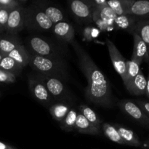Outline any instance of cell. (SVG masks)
<instances>
[{
    "instance_id": "6da1fadb",
    "label": "cell",
    "mask_w": 149,
    "mask_h": 149,
    "mask_svg": "<svg viewBox=\"0 0 149 149\" xmlns=\"http://www.w3.org/2000/svg\"><path fill=\"white\" fill-rule=\"evenodd\" d=\"M79 68L87 80L85 96L87 100L97 106L111 107L113 103L110 84L87 51L74 40L71 43Z\"/></svg>"
},
{
    "instance_id": "7a4b0ae2",
    "label": "cell",
    "mask_w": 149,
    "mask_h": 149,
    "mask_svg": "<svg viewBox=\"0 0 149 149\" xmlns=\"http://www.w3.org/2000/svg\"><path fill=\"white\" fill-rule=\"evenodd\" d=\"M29 65L38 74L56 77L61 80L68 77L67 69L62 60L45 58L30 53Z\"/></svg>"
},
{
    "instance_id": "3957f363",
    "label": "cell",
    "mask_w": 149,
    "mask_h": 149,
    "mask_svg": "<svg viewBox=\"0 0 149 149\" xmlns=\"http://www.w3.org/2000/svg\"><path fill=\"white\" fill-rule=\"evenodd\" d=\"M24 24L27 29L42 31L51 30L54 26L45 13L37 7L26 8Z\"/></svg>"
},
{
    "instance_id": "277c9868",
    "label": "cell",
    "mask_w": 149,
    "mask_h": 149,
    "mask_svg": "<svg viewBox=\"0 0 149 149\" xmlns=\"http://www.w3.org/2000/svg\"><path fill=\"white\" fill-rule=\"evenodd\" d=\"M27 44L30 49V53L45 58L62 60L61 54L54 45L39 36H32L27 41Z\"/></svg>"
},
{
    "instance_id": "5b68a950",
    "label": "cell",
    "mask_w": 149,
    "mask_h": 149,
    "mask_svg": "<svg viewBox=\"0 0 149 149\" xmlns=\"http://www.w3.org/2000/svg\"><path fill=\"white\" fill-rule=\"evenodd\" d=\"M37 77L45 84L52 98L55 100H64L68 97V92L62 81L56 77L38 74Z\"/></svg>"
},
{
    "instance_id": "8992f818",
    "label": "cell",
    "mask_w": 149,
    "mask_h": 149,
    "mask_svg": "<svg viewBox=\"0 0 149 149\" xmlns=\"http://www.w3.org/2000/svg\"><path fill=\"white\" fill-rule=\"evenodd\" d=\"M118 105L122 111L135 122L149 129V118L136 103L130 100H123L119 101Z\"/></svg>"
},
{
    "instance_id": "52a82bcc",
    "label": "cell",
    "mask_w": 149,
    "mask_h": 149,
    "mask_svg": "<svg viewBox=\"0 0 149 149\" xmlns=\"http://www.w3.org/2000/svg\"><path fill=\"white\" fill-rule=\"evenodd\" d=\"M29 89L33 97L44 106H47L53 101L52 95L49 94L45 84L39 79L37 76H32L29 79Z\"/></svg>"
},
{
    "instance_id": "ba28073f",
    "label": "cell",
    "mask_w": 149,
    "mask_h": 149,
    "mask_svg": "<svg viewBox=\"0 0 149 149\" xmlns=\"http://www.w3.org/2000/svg\"><path fill=\"white\" fill-rule=\"evenodd\" d=\"M106 43L113 68L115 71L119 74L123 82H125V79H126L127 61H125V58L111 39H106Z\"/></svg>"
},
{
    "instance_id": "9c48e42d",
    "label": "cell",
    "mask_w": 149,
    "mask_h": 149,
    "mask_svg": "<svg viewBox=\"0 0 149 149\" xmlns=\"http://www.w3.org/2000/svg\"><path fill=\"white\" fill-rule=\"evenodd\" d=\"M25 12L26 8L23 6H20L10 12L5 29L9 34L15 36L24 29Z\"/></svg>"
},
{
    "instance_id": "30bf717a",
    "label": "cell",
    "mask_w": 149,
    "mask_h": 149,
    "mask_svg": "<svg viewBox=\"0 0 149 149\" xmlns=\"http://www.w3.org/2000/svg\"><path fill=\"white\" fill-rule=\"evenodd\" d=\"M70 9L78 19L84 22H93V9L89 1L74 0L70 2Z\"/></svg>"
},
{
    "instance_id": "8fae6325",
    "label": "cell",
    "mask_w": 149,
    "mask_h": 149,
    "mask_svg": "<svg viewBox=\"0 0 149 149\" xmlns=\"http://www.w3.org/2000/svg\"><path fill=\"white\" fill-rule=\"evenodd\" d=\"M132 34L133 36L134 47L133 52H132L131 59L138 61L141 63H142L143 62H146V63H148L149 55L146 45V44L144 43V42L140 37L138 33L133 32Z\"/></svg>"
},
{
    "instance_id": "7c38bea8",
    "label": "cell",
    "mask_w": 149,
    "mask_h": 149,
    "mask_svg": "<svg viewBox=\"0 0 149 149\" xmlns=\"http://www.w3.org/2000/svg\"><path fill=\"white\" fill-rule=\"evenodd\" d=\"M52 31L55 36L64 42L72 43L75 37V31L71 24L66 21H61L55 24L52 27Z\"/></svg>"
},
{
    "instance_id": "4fadbf2b",
    "label": "cell",
    "mask_w": 149,
    "mask_h": 149,
    "mask_svg": "<svg viewBox=\"0 0 149 149\" xmlns=\"http://www.w3.org/2000/svg\"><path fill=\"white\" fill-rule=\"evenodd\" d=\"M125 85L130 94L134 95H143L146 94L147 79L143 71L141 70L135 78L132 79Z\"/></svg>"
},
{
    "instance_id": "5bb4252c",
    "label": "cell",
    "mask_w": 149,
    "mask_h": 149,
    "mask_svg": "<svg viewBox=\"0 0 149 149\" xmlns=\"http://www.w3.org/2000/svg\"><path fill=\"white\" fill-rule=\"evenodd\" d=\"M74 130L81 134H86V135H100V130L92 125L79 112L77 114Z\"/></svg>"
},
{
    "instance_id": "9a60e30c",
    "label": "cell",
    "mask_w": 149,
    "mask_h": 149,
    "mask_svg": "<svg viewBox=\"0 0 149 149\" xmlns=\"http://www.w3.org/2000/svg\"><path fill=\"white\" fill-rule=\"evenodd\" d=\"M141 18L130 15H124L116 16L115 18L113 24L116 29L122 30L127 31L130 33H132L134 32L135 26Z\"/></svg>"
},
{
    "instance_id": "2e32d148",
    "label": "cell",
    "mask_w": 149,
    "mask_h": 149,
    "mask_svg": "<svg viewBox=\"0 0 149 149\" xmlns=\"http://www.w3.org/2000/svg\"><path fill=\"white\" fill-rule=\"evenodd\" d=\"M127 15L136 16L141 19L149 20V0H134L128 10Z\"/></svg>"
},
{
    "instance_id": "e0dca14e",
    "label": "cell",
    "mask_w": 149,
    "mask_h": 149,
    "mask_svg": "<svg viewBox=\"0 0 149 149\" xmlns=\"http://www.w3.org/2000/svg\"><path fill=\"white\" fill-rule=\"evenodd\" d=\"M114 127L117 130L118 132L120 135L122 139L125 142V145L134 147L142 146V142L140 141L138 135L133 131L123 126H120V125H116Z\"/></svg>"
},
{
    "instance_id": "ac0fdd59",
    "label": "cell",
    "mask_w": 149,
    "mask_h": 149,
    "mask_svg": "<svg viewBox=\"0 0 149 149\" xmlns=\"http://www.w3.org/2000/svg\"><path fill=\"white\" fill-rule=\"evenodd\" d=\"M21 45L20 40L14 35L1 36L0 37V52L4 56L15 49L17 46Z\"/></svg>"
},
{
    "instance_id": "d6986e66",
    "label": "cell",
    "mask_w": 149,
    "mask_h": 149,
    "mask_svg": "<svg viewBox=\"0 0 149 149\" xmlns=\"http://www.w3.org/2000/svg\"><path fill=\"white\" fill-rule=\"evenodd\" d=\"M36 7H39L45 13V15L47 16V17L51 20L53 25L57 24L61 21H64L65 20L63 13L58 7L52 5H41V4Z\"/></svg>"
},
{
    "instance_id": "ffe728a7",
    "label": "cell",
    "mask_w": 149,
    "mask_h": 149,
    "mask_svg": "<svg viewBox=\"0 0 149 149\" xmlns=\"http://www.w3.org/2000/svg\"><path fill=\"white\" fill-rule=\"evenodd\" d=\"M7 56L13 58L14 61H15L17 63L22 65L23 68L29 64L30 53L26 50L25 47L22 44L17 46L15 49H13L10 53L8 54Z\"/></svg>"
},
{
    "instance_id": "44dd1931",
    "label": "cell",
    "mask_w": 149,
    "mask_h": 149,
    "mask_svg": "<svg viewBox=\"0 0 149 149\" xmlns=\"http://www.w3.org/2000/svg\"><path fill=\"white\" fill-rule=\"evenodd\" d=\"M134 0H110L107 1V4L117 16L127 15L130 7Z\"/></svg>"
},
{
    "instance_id": "7402d4cb",
    "label": "cell",
    "mask_w": 149,
    "mask_h": 149,
    "mask_svg": "<svg viewBox=\"0 0 149 149\" xmlns=\"http://www.w3.org/2000/svg\"><path fill=\"white\" fill-rule=\"evenodd\" d=\"M71 109V106L68 104L63 103H58L51 106L49 107V111L52 117L55 120L61 122L66 116Z\"/></svg>"
},
{
    "instance_id": "603a6c76",
    "label": "cell",
    "mask_w": 149,
    "mask_h": 149,
    "mask_svg": "<svg viewBox=\"0 0 149 149\" xmlns=\"http://www.w3.org/2000/svg\"><path fill=\"white\" fill-rule=\"evenodd\" d=\"M134 32L138 33L146 44L149 55V20L141 19L135 26Z\"/></svg>"
},
{
    "instance_id": "cb8c5ba5",
    "label": "cell",
    "mask_w": 149,
    "mask_h": 149,
    "mask_svg": "<svg viewBox=\"0 0 149 149\" xmlns=\"http://www.w3.org/2000/svg\"><path fill=\"white\" fill-rule=\"evenodd\" d=\"M0 68L6 71L12 73L14 75H17L23 70V67L17 63L13 58L9 56H4L0 62Z\"/></svg>"
},
{
    "instance_id": "d4e9b609",
    "label": "cell",
    "mask_w": 149,
    "mask_h": 149,
    "mask_svg": "<svg viewBox=\"0 0 149 149\" xmlns=\"http://www.w3.org/2000/svg\"><path fill=\"white\" fill-rule=\"evenodd\" d=\"M79 113H81L92 125H93L98 129H101L103 123H102L101 120L98 117V116L96 114L95 112L91 108L86 106V105H81L79 106Z\"/></svg>"
},
{
    "instance_id": "484cf974",
    "label": "cell",
    "mask_w": 149,
    "mask_h": 149,
    "mask_svg": "<svg viewBox=\"0 0 149 149\" xmlns=\"http://www.w3.org/2000/svg\"><path fill=\"white\" fill-rule=\"evenodd\" d=\"M101 128L103 130L104 135L109 140H111L113 142L116 143L125 145V142L122 139L120 135H119L117 130H116V128L114 126L109 123H103L102 124Z\"/></svg>"
},
{
    "instance_id": "4316f807",
    "label": "cell",
    "mask_w": 149,
    "mask_h": 149,
    "mask_svg": "<svg viewBox=\"0 0 149 149\" xmlns=\"http://www.w3.org/2000/svg\"><path fill=\"white\" fill-rule=\"evenodd\" d=\"M77 114H78V112L75 109H71L66 116L60 122L61 129L66 132L74 130Z\"/></svg>"
},
{
    "instance_id": "83f0119b",
    "label": "cell",
    "mask_w": 149,
    "mask_h": 149,
    "mask_svg": "<svg viewBox=\"0 0 149 149\" xmlns=\"http://www.w3.org/2000/svg\"><path fill=\"white\" fill-rule=\"evenodd\" d=\"M141 63L138 61L131 59L126 63V79L124 84H126L130 81L135 78L141 71Z\"/></svg>"
},
{
    "instance_id": "f1b7e54d",
    "label": "cell",
    "mask_w": 149,
    "mask_h": 149,
    "mask_svg": "<svg viewBox=\"0 0 149 149\" xmlns=\"http://www.w3.org/2000/svg\"><path fill=\"white\" fill-rule=\"evenodd\" d=\"M20 6L22 5L18 0H0V9L12 11Z\"/></svg>"
},
{
    "instance_id": "f546056e",
    "label": "cell",
    "mask_w": 149,
    "mask_h": 149,
    "mask_svg": "<svg viewBox=\"0 0 149 149\" xmlns=\"http://www.w3.org/2000/svg\"><path fill=\"white\" fill-rule=\"evenodd\" d=\"M15 80V75L0 68V82L10 84V83H14Z\"/></svg>"
},
{
    "instance_id": "4dcf8cb0",
    "label": "cell",
    "mask_w": 149,
    "mask_h": 149,
    "mask_svg": "<svg viewBox=\"0 0 149 149\" xmlns=\"http://www.w3.org/2000/svg\"><path fill=\"white\" fill-rule=\"evenodd\" d=\"M10 12V10L0 9V26L1 30H5Z\"/></svg>"
},
{
    "instance_id": "1f68e13d",
    "label": "cell",
    "mask_w": 149,
    "mask_h": 149,
    "mask_svg": "<svg viewBox=\"0 0 149 149\" xmlns=\"http://www.w3.org/2000/svg\"><path fill=\"white\" fill-rule=\"evenodd\" d=\"M136 103L137 105L142 109L143 111L149 118V102L143 100H138Z\"/></svg>"
},
{
    "instance_id": "d6a6232c",
    "label": "cell",
    "mask_w": 149,
    "mask_h": 149,
    "mask_svg": "<svg viewBox=\"0 0 149 149\" xmlns=\"http://www.w3.org/2000/svg\"><path fill=\"white\" fill-rule=\"evenodd\" d=\"M93 29L90 27H87L84 29V36L85 37V39H87L88 41H90L93 39Z\"/></svg>"
},
{
    "instance_id": "836d02e7",
    "label": "cell",
    "mask_w": 149,
    "mask_h": 149,
    "mask_svg": "<svg viewBox=\"0 0 149 149\" xmlns=\"http://www.w3.org/2000/svg\"><path fill=\"white\" fill-rule=\"evenodd\" d=\"M13 147L11 146H9L7 144L4 143L0 142V149H10Z\"/></svg>"
},
{
    "instance_id": "e575fe53",
    "label": "cell",
    "mask_w": 149,
    "mask_h": 149,
    "mask_svg": "<svg viewBox=\"0 0 149 149\" xmlns=\"http://www.w3.org/2000/svg\"><path fill=\"white\" fill-rule=\"evenodd\" d=\"M141 148H143V149H149V139L146 140L143 143H142Z\"/></svg>"
},
{
    "instance_id": "d590c367",
    "label": "cell",
    "mask_w": 149,
    "mask_h": 149,
    "mask_svg": "<svg viewBox=\"0 0 149 149\" xmlns=\"http://www.w3.org/2000/svg\"><path fill=\"white\" fill-rule=\"evenodd\" d=\"M146 95L147 96V97L149 99V75L148 77V79H147V85H146Z\"/></svg>"
},
{
    "instance_id": "8d00e7d4",
    "label": "cell",
    "mask_w": 149,
    "mask_h": 149,
    "mask_svg": "<svg viewBox=\"0 0 149 149\" xmlns=\"http://www.w3.org/2000/svg\"><path fill=\"white\" fill-rule=\"evenodd\" d=\"M4 55H2V54H1V52H0V62H1V60H2V58H4Z\"/></svg>"
},
{
    "instance_id": "74e56055",
    "label": "cell",
    "mask_w": 149,
    "mask_h": 149,
    "mask_svg": "<svg viewBox=\"0 0 149 149\" xmlns=\"http://www.w3.org/2000/svg\"><path fill=\"white\" fill-rule=\"evenodd\" d=\"M10 149H16V148H13H13H10Z\"/></svg>"
},
{
    "instance_id": "f35d334b",
    "label": "cell",
    "mask_w": 149,
    "mask_h": 149,
    "mask_svg": "<svg viewBox=\"0 0 149 149\" xmlns=\"http://www.w3.org/2000/svg\"><path fill=\"white\" fill-rule=\"evenodd\" d=\"M1 26H0V31H1Z\"/></svg>"
}]
</instances>
